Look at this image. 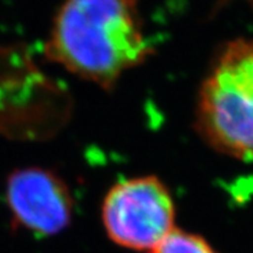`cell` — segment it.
Masks as SVG:
<instances>
[{
  "label": "cell",
  "instance_id": "cell-1",
  "mask_svg": "<svg viewBox=\"0 0 253 253\" xmlns=\"http://www.w3.org/2000/svg\"><path fill=\"white\" fill-rule=\"evenodd\" d=\"M152 53L139 0H64L44 45L49 61L104 90Z\"/></svg>",
  "mask_w": 253,
  "mask_h": 253
},
{
  "label": "cell",
  "instance_id": "cell-2",
  "mask_svg": "<svg viewBox=\"0 0 253 253\" xmlns=\"http://www.w3.org/2000/svg\"><path fill=\"white\" fill-rule=\"evenodd\" d=\"M194 126L216 152L253 162V39L216 51L198 90Z\"/></svg>",
  "mask_w": 253,
  "mask_h": 253
},
{
  "label": "cell",
  "instance_id": "cell-3",
  "mask_svg": "<svg viewBox=\"0 0 253 253\" xmlns=\"http://www.w3.org/2000/svg\"><path fill=\"white\" fill-rule=\"evenodd\" d=\"M100 216L113 243L149 252L175 229L176 209L169 186L144 175L116 183L103 198Z\"/></svg>",
  "mask_w": 253,
  "mask_h": 253
},
{
  "label": "cell",
  "instance_id": "cell-4",
  "mask_svg": "<svg viewBox=\"0 0 253 253\" xmlns=\"http://www.w3.org/2000/svg\"><path fill=\"white\" fill-rule=\"evenodd\" d=\"M5 197L14 225L40 237L59 234L74 216V197L67 183L44 167L13 171L6 180Z\"/></svg>",
  "mask_w": 253,
  "mask_h": 253
},
{
  "label": "cell",
  "instance_id": "cell-5",
  "mask_svg": "<svg viewBox=\"0 0 253 253\" xmlns=\"http://www.w3.org/2000/svg\"><path fill=\"white\" fill-rule=\"evenodd\" d=\"M149 253H218L206 238L175 228Z\"/></svg>",
  "mask_w": 253,
  "mask_h": 253
}]
</instances>
